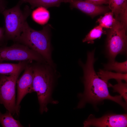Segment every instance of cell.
I'll list each match as a JSON object with an SVG mask.
<instances>
[{
  "instance_id": "cell-1",
  "label": "cell",
  "mask_w": 127,
  "mask_h": 127,
  "mask_svg": "<svg viewBox=\"0 0 127 127\" xmlns=\"http://www.w3.org/2000/svg\"><path fill=\"white\" fill-rule=\"evenodd\" d=\"M95 52L94 50L87 52L85 64L80 62L83 72L84 89L83 93L79 94L80 99L77 108H83L87 103L95 107L104 100H108L119 104L127 111V103L123 100L122 96L120 95L114 96H111L108 89V82L100 78L96 73L94 66L96 60L94 57Z\"/></svg>"
},
{
  "instance_id": "cell-2",
  "label": "cell",
  "mask_w": 127,
  "mask_h": 127,
  "mask_svg": "<svg viewBox=\"0 0 127 127\" xmlns=\"http://www.w3.org/2000/svg\"><path fill=\"white\" fill-rule=\"evenodd\" d=\"M51 26L48 24L42 30L31 28L26 21L20 36L14 41L27 46L41 55L50 66H53L50 42Z\"/></svg>"
},
{
  "instance_id": "cell-3",
  "label": "cell",
  "mask_w": 127,
  "mask_h": 127,
  "mask_svg": "<svg viewBox=\"0 0 127 127\" xmlns=\"http://www.w3.org/2000/svg\"><path fill=\"white\" fill-rule=\"evenodd\" d=\"M46 63L37 62L31 63L33 73V92H36L40 105V111L42 114L48 110L49 103H56L51 97L54 76L49 66Z\"/></svg>"
},
{
  "instance_id": "cell-4",
  "label": "cell",
  "mask_w": 127,
  "mask_h": 127,
  "mask_svg": "<svg viewBox=\"0 0 127 127\" xmlns=\"http://www.w3.org/2000/svg\"><path fill=\"white\" fill-rule=\"evenodd\" d=\"M23 3L20 0L15 6L5 9L2 13L4 16L5 24L3 38L0 42L1 46H6L9 40L14 42L20 36L23 25L32 13L31 9L28 5L23 10H21L20 6Z\"/></svg>"
},
{
  "instance_id": "cell-5",
  "label": "cell",
  "mask_w": 127,
  "mask_h": 127,
  "mask_svg": "<svg viewBox=\"0 0 127 127\" xmlns=\"http://www.w3.org/2000/svg\"><path fill=\"white\" fill-rule=\"evenodd\" d=\"M127 28V27L116 20L109 31L106 39L105 52L109 61H115L119 54H126Z\"/></svg>"
},
{
  "instance_id": "cell-6",
  "label": "cell",
  "mask_w": 127,
  "mask_h": 127,
  "mask_svg": "<svg viewBox=\"0 0 127 127\" xmlns=\"http://www.w3.org/2000/svg\"><path fill=\"white\" fill-rule=\"evenodd\" d=\"M22 71L7 75L0 74V103L12 115L18 116L20 107L16 103V85Z\"/></svg>"
},
{
  "instance_id": "cell-7",
  "label": "cell",
  "mask_w": 127,
  "mask_h": 127,
  "mask_svg": "<svg viewBox=\"0 0 127 127\" xmlns=\"http://www.w3.org/2000/svg\"><path fill=\"white\" fill-rule=\"evenodd\" d=\"M33 61L47 64L40 54L23 44L15 43L10 46H1L0 47V63L4 61Z\"/></svg>"
},
{
  "instance_id": "cell-8",
  "label": "cell",
  "mask_w": 127,
  "mask_h": 127,
  "mask_svg": "<svg viewBox=\"0 0 127 127\" xmlns=\"http://www.w3.org/2000/svg\"><path fill=\"white\" fill-rule=\"evenodd\" d=\"M84 127H126L127 115L110 113L97 118L90 115L83 123Z\"/></svg>"
},
{
  "instance_id": "cell-9",
  "label": "cell",
  "mask_w": 127,
  "mask_h": 127,
  "mask_svg": "<svg viewBox=\"0 0 127 127\" xmlns=\"http://www.w3.org/2000/svg\"><path fill=\"white\" fill-rule=\"evenodd\" d=\"M31 63L27 65L24 69V73L17 81V94L16 103L19 107H20V103L25 96L28 93L33 92V73Z\"/></svg>"
},
{
  "instance_id": "cell-10",
  "label": "cell",
  "mask_w": 127,
  "mask_h": 127,
  "mask_svg": "<svg viewBox=\"0 0 127 127\" xmlns=\"http://www.w3.org/2000/svg\"><path fill=\"white\" fill-rule=\"evenodd\" d=\"M71 8H75L93 17L106 13L110 10L108 6L94 4L83 0H70Z\"/></svg>"
},
{
  "instance_id": "cell-11",
  "label": "cell",
  "mask_w": 127,
  "mask_h": 127,
  "mask_svg": "<svg viewBox=\"0 0 127 127\" xmlns=\"http://www.w3.org/2000/svg\"><path fill=\"white\" fill-rule=\"evenodd\" d=\"M108 4L115 19L127 26V0H108Z\"/></svg>"
},
{
  "instance_id": "cell-12",
  "label": "cell",
  "mask_w": 127,
  "mask_h": 127,
  "mask_svg": "<svg viewBox=\"0 0 127 127\" xmlns=\"http://www.w3.org/2000/svg\"><path fill=\"white\" fill-rule=\"evenodd\" d=\"M28 61L20 62L17 64L0 63V74L10 75L19 71H23L27 65Z\"/></svg>"
},
{
  "instance_id": "cell-13",
  "label": "cell",
  "mask_w": 127,
  "mask_h": 127,
  "mask_svg": "<svg viewBox=\"0 0 127 127\" xmlns=\"http://www.w3.org/2000/svg\"><path fill=\"white\" fill-rule=\"evenodd\" d=\"M23 3H28L31 9L36 7H42L46 8L50 7H59L62 2L69 3L70 0H21Z\"/></svg>"
},
{
  "instance_id": "cell-14",
  "label": "cell",
  "mask_w": 127,
  "mask_h": 127,
  "mask_svg": "<svg viewBox=\"0 0 127 127\" xmlns=\"http://www.w3.org/2000/svg\"><path fill=\"white\" fill-rule=\"evenodd\" d=\"M0 123L4 127H23L20 121L15 119L12 115L7 110L4 114L2 113L0 111Z\"/></svg>"
},
{
  "instance_id": "cell-15",
  "label": "cell",
  "mask_w": 127,
  "mask_h": 127,
  "mask_svg": "<svg viewBox=\"0 0 127 127\" xmlns=\"http://www.w3.org/2000/svg\"><path fill=\"white\" fill-rule=\"evenodd\" d=\"M32 17L36 22L40 24H46L49 18V14L46 9L42 7H39L32 13Z\"/></svg>"
},
{
  "instance_id": "cell-16",
  "label": "cell",
  "mask_w": 127,
  "mask_h": 127,
  "mask_svg": "<svg viewBox=\"0 0 127 127\" xmlns=\"http://www.w3.org/2000/svg\"><path fill=\"white\" fill-rule=\"evenodd\" d=\"M97 74L100 79L107 82H108L109 79H114L116 80L118 79L124 80L126 83L127 82V73H115L100 69Z\"/></svg>"
},
{
  "instance_id": "cell-17",
  "label": "cell",
  "mask_w": 127,
  "mask_h": 127,
  "mask_svg": "<svg viewBox=\"0 0 127 127\" xmlns=\"http://www.w3.org/2000/svg\"><path fill=\"white\" fill-rule=\"evenodd\" d=\"M127 60L122 62H119L115 60L109 61L104 64V70L107 71L114 70L117 73H124L127 72Z\"/></svg>"
},
{
  "instance_id": "cell-18",
  "label": "cell",
  "mask_w": 127,
  "mask_h": 127,
  "mask_svg": "<svg viewBox=\"0 0 127 127\" xmlns=\"http://www.w3.org/2000/svg\"><path fill=\"white\" fill-rule=\"evenodd\" d=\"M103 28L99 25L94 28L83 40V42H87L88 44L93 43L94 40L100 38L102 34L106 33L103 29Z\"/></svg>"
},
{
  "instance_id": "cell-19",
  "label": "cell",
  "mask_w": 127,
  "mask_h": 127,
  "mask_svg": "<svg viewBox=\"0 0 127 127\" xmlns=\"http://www.w3.org/2000/svg\"><path fill=\"white\" fill-rule=\"evenodd\" d=\"M116 20L111 12H106L103 16L98 19L96 22L103 28H111L115 23Z\"/></svg>"
},
{
  "instance_id": "cell-20",
  "label": "cell",
  "mask_w": 127,
  "mask_h": 127,
  "mask_svg": "<svg viewBox=\"0 0 127 127\" xmlns=\"http://www.w3.org/2000/svg\"><path fill=\"white\" fill-rule=\"evenodd\" d=\"M117 82V84L113 85L110 83H108V87H112L113 89V92H117L124 99L125 102L127 103V84L126 83H124L122 80L118 79L116 80Z\"/></svg>"
},
{
  "instance_id": "cell-21",
  "label": "cell",
  "mask_w": 127,
  "mask_h": 127,
  "mask_svg": "<svg viewBox=\"0 0 127 127\" xmlns=\"http://www.w3.org/2000/svg\"><path fill=\"white\" fill-rule=\"evenodd\" d=\"M91 3L99 5L108 4V0H85Z\"/></svg>"
},
{
  "instance_id": "cell-22",
  "label": "cell",
  "mask_w": 127,
  "mask_h": 127,
  "mask_svg": "<svg viewBox=\"0 0 127 127\" xmlns=\"http://www.w3.org/2000/svg\"><path fill=\"white\" fill-rule=\"evenodd\" d=\"M7 2L6 0H0V13H1L7 7Z\"/></svg>"
},
{
  "instance_id": "cell-23",
  "label": "cell",
  "mask_w": 127,
  "mask_h": 127,
  "mask_svg": "<svg viewBox=\"0 0 127 127\" xmlns=\"http://www.w3.org/2000/svg\"><path fill=\"white\" fill-rule=\"evenodd\" d=\"M5 29L4 27H0V42L3 40L4 33Z\"/></svg>"
}]
</instances>
